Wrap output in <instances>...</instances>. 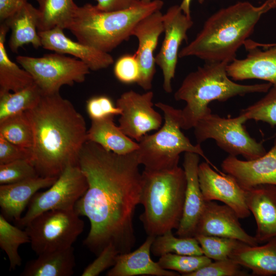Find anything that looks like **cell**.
Segmentation results:
<instances>
[{"mask_svg": "<svg viewBox=\"0 0 276 276\" xmlns=\"http://www.w3.org/2000/svg\"><path fill=\"white\" fill-rule=\"evenodd\" d=\"M77 165L88 185L74 207L90 222L84 244L97 256L109 244L119 254L131 251L136 241L134 215L142 187L136 151L120 155L86 141Z\"/></svg>", "mask_w": 276, "mask_h": 276, "instance_id": "obj_1", "label": "cell"}, {"mask_svg": "<svg viewBox=\"0 0 276 276\" xmlns=\"http://www.w3.org/2000/svg\"><path fill=\"white\" fill-rule=\"evenodd\" d=\"M25 112L33 132L30 160L38 175L58 178L69 165H77L87 130L73 104L60 93L42 95Z\"/></svg>", "mask_w": 276, "mask_h": 276, "instance_id": "obj_2", "label": "cell"}, {"mask_svg": "<svg viewBox=\"0 0 276 276\" xmlns=\"http://www.w3.org/2000/svg\"><path fill=\"white\" fill-rule=\"evenodd\" d=\"M275 8L276 0H266L258 6L244 1L221 9L206 20L195 38L179 51L178 57L229 63L261 16Z\"/></svg>", "mask_w": 276, "mask_h": 276, "instance_id": "obj_3", "label": "cell"}, {"mask_svg": "<svg viewBox=\"0 0 276 276\" xmlns=\"http://www.w3.org/2000/svg\"><path fill=\"white\" fill-rule=\"evenodd\" d=\"M226 62H206L190 73L183 79L174 97L183 101L181 110L182 129L194 128L198 122L212 113L209 104L214 101L225 102L237 96L267 93L270 83L244 85L229 78Z\"/></svg>", "mask_w": 276, "mask_h": 276, "instance_id": "obj_4", "label": "cell"}, {"mask_svg": "<svg viewBox=\"0 0 276 276\" xmlns=\"http://www.w3.org/2000/svg\"><path fill=\"white\" fill-rule=\"evenodd\" d=\"M163 4L161 0L137 1L128 9L106 12L87 3L78 7L66 29L78 41L109 53L132 36L139 21L160 10Z\"/></svg>", "mask_w": 276, "mask_h": 276, "instance_id": "obj_5", "label": "cell"}, {"mask_svg": "<svg viewBox=\"0 0 276 276\" xmlns=\"http://www.w3.org/2000/svg\"><path fill=\"white\" fill-rule=\"evenodd\" d=\"M142 174L140 204L144 211L140 216L148 236L156 237L180 224L183 211L187 181L179 166L172 169Z\"/></svg>", "mask_w": 276, "mask_h": 276, "instance_id": "obj_6", "label": "cell"}, {"mask_svg": "<svg viewBox=\"0 0 276 276\" xmlns=\"http://www.w3.org/2000/svg\"><path fill=\"white\" fill-rule=\"evenodd\" d=\"M163 111L164 123L152 134H146L138 142L136 150L140 165L152 171L172 169L178 166L180 154L193 152L214 166L205 156L200 144L193 145L181 131V110L162 102L155 104Z\"/></svg>", "mask_w": 276, "mask_h": 276, "instance_id": "obj_7", "label": "cell"}, {"mask_svg": "<svg viewBox=\"0 0 276 276\" xmlns=\"http://www.w3.org/2000/svg\"><path fill=\"white\" fill-rule=\"evenodd\" d=\"M247 121L240 113L234 118H224L211 113L194 127L197 143L213 139L229 155H242L246 160L258 158L267 151L261 142L256 141L247 132L244 126Z\"/></svg>", "mask_w": 276, "mask_h": 276, "instance_id": "obj_8", "label": "cell"}, {"mask_svg": "<svg viewBox=\"0 0 276 276\" xmlns=\"http://www.w3.org/2000/svg\"><path fill=\"white\" fill-rule=\"evenodd\" d=\"M84 227L74 209L42 213L25 227L32 250L37 255L72 247Z\"/></svg>", "mask_w": 276, "mask_h": 276, "instance_id": "obj_9", "label": "cell"}, {"mask_svg": "<svg viewBox=\"0 0 276 276\" xmlns=\"http://www.w3.org/2000/svg\"><path fill=\"white\" fill-rule=\"evenodd\" d=\"M16 61L32 76L42 95L58 93L63 85L84 82L90 71L79 59L55 52L40 57L18 55Z\"/></svg>", "mask_w": 276, "mask_h": 276, "instance_id": "obj_10", "label": "cell"}, {"mask_svg": "<svg viewBox=\"0 0 276 276\" xmlns=\"http://www.w3.org/2000/svg\"><path fill=\"white\" fill-rule=\"evenodd\" d=\"M87 188L86 178L79 166L69 165L46 191L37 192L33 196L27 212L16 222V225L25 227L33 219L45 212L74 209Z\"/></svg>", "mask_w": 276, "mask_h": 276, "instance_id": "obj_11", "label": "cell"}, {"mask_svg": "<svg viewBox=\"0 0 276 276\" xmlns=\"http://www.w3.org/2000/svg\"><path fill=\"white\" fill-rule=\"evenodd\" d=\"M153 97L152 91L141 94L131 90L123 93L117 100L116 106L122 110L119 126L137 142L148 132L161 127L163 118L153 108Z\"/></svg>", "mask_w": 276, "mask_h": 276, "instance_id": "obj_12", "label": "cell"}, {"mask_svg": "<svg viewBox=\"0 0 276 276\" xmlns=\"http://www.w3.org/2000/svg\"><path fill=\"white\" fill-rule=\"evenodd\" d=\"M165 36L155 63L161 69L163 88L167 93L172 91V80L175 77L179 47L187 39V32L192 27L191 16L186 15L180 5H174L163 14Z\"/></svg>", "mask_w": 276, "mask_h": 276, "instance_id": "obj_13", "label": "cell"}, {"mask_svg": "<svg viewBox=\"0 0 276 276\" xmlns=\"http://www.w3.org/2000/svg\"><path fill=\"white\" fill-rule=\"evenodd\" d=\"M198 180L205 201L218 200L235 211L240 219L250 215L245 199V190L232 176L213 170L205 162L199 164Z\"/></svg>", "mask_w": 276, "mask_h": 276, "instance_id": "obj_14", "label": "cell"}, {"mask_svg": "<svg viewBox=\"0 0 276 276\" xmlns=\"http://www.w3.org/2000/svg\"><path fill=\"white\" fill-rule=\"evenodd\" d=\"M251 43L247 39L244 44L248 52L245 58L227 64L228 76L235 81L257 79L276 86V43Z\"/></svg>", "mask_w": 276, "mask_h": 276, "instance_id": "obj_15", "label": "cell"}, {"mask_svg": "<svg viewBox=\"0 0 276 276\" xmlns=\"http://www.w3.org/2000/svg\"><path fill=\"white\" fill-rule=\"evenodd\" d=\"M164 32L163 14L156 11L144 17L135 26L131 35L139 42L135 54L140 68L137 84L145 90L152 88V82L155 73V50L159 37Z\"/></svg>", "mask_w": 276, "mask_h": 276, "instance_id": "obj_16", "label": "cell"}, {"mask_svg": "<svg viewBox=\"0 0 276 276\" xmlns=\"http://www.w3.org/2000/svg\"><path fill=\"white\" fill-rule=\"evenodd\" d=\"M221 166L244 189L263 184L276 185V137L271 149L260 157L243 160L228 155Z\"/></svg>", "mask_w": 276, "mask_h": 276, "instance_id": "obj_17", "label": "cell"}, {"mask_svg": "<svg viewBox=\"0 0 276 276\" xmlns=\"http://www.w3.org/2000/svg\"><path fill=\"white\" fill-rule=\"evenodd\" d=\"M240 218L231 208L214 201H205L195 236L203 235L234 239L250 245H258L255 236L242 227Z\"/></svg>", "mask_w": 276, "mask_h": 276, "instance_id": "obj_18", "label": "cell"}, {"mask_svg": "<svg viewBox=\"0 0 276 276\" xmlns=\"http://www.w3.org/2000/svg\"><path fill=\"white\" fill-rule=\"evenodd\" d=\"M199 155L185 152L183 168L187 186L183 214L176 235L181 237H194L205 201L200 189L198 175Z\"/></svg>", "mask_w": 276, "mask_h": 276, "instance_id": "obj_19", "label": "cell"}, {"mask_svg": "<svg viewBox=\"0 0 276 276\" xmlns=\"http://www.w3.org/2000/svg\"><path fill=\"white\" fill-rule=\"evenodd\" d=\"M63 30L57 27L38 32L41 47L55 53L72 55L85 63L91 71L106 68L113 63V58L108 53L73 41L65 35Z\"/></svg>", "mask_w": 276, "mask_h": 276, "instance_id": "obj_20", "label": "cell"}, {"mask_svg": "<svg viewBox=\"0 0 276 276\" xmlns=\"http://www.w3.org/2000/svg\"><path fill=\"white\" fill-rule=\"evenodd\" d=\"M245 190L247 206L255 219V237L264 243L276 237V185H260Z\"/></svg>", "mask_w": 276, "mask_h": 276, "instance_id": "obj_21", "label": "cell"}, {"mask_svg": "<svg viewBox=\"0 0 276 276\" xmlns=\"http://www.w3.org/2000/svg\"><path fill=\"white\" fill-rule=\"evenodd\" d=\"M58 178L38 176L24 181L0 185L1 214L17 222L33 196L40 189L48 188Z\"/></svg>", "mask_w": 276, "mask_h": 276, "instance_id": "obj_22", "label": "cell"}, {"mask_svg": "<svg viewBox=\"0 0 276 276\" xmlns=\"http://www.w3.org/2000/svg\"><path fill=\"white\" fill-rule=\"evenodd\" d=\"M155 237L148 236L145 242L135 250L119 254L115 264L106 273L107 276H177L176 271L165 269L151 258L152 244Z\"/></svg>", "mask_w": 276, "mask_h": 276, "instance_id": "obj_23", "label": "cell"}, {"mask_svg": "<svg viewBox=\"0 0 276 276\" xmlns=\"http://www.w3.org/2000/svg\"><path fill=\"white\" fill-rule=\"evenodd\" d=\"M39 19L38 9L27 3L2 21L11 30L8 45L13 53H17L19 48L27 44H31L35 49L42 47L38 30Z\"/></svg>", "mask_w": 276, "mask_h": 276, "instance_id": "obj_24", "label": "cell"}, {"mask_svg": "<svg viewBox=\"0 0 276 276\" xmlns=\"http://www.w3.org/2000/svg\"><path fill=\"white\" fill-rule=\"evenodd\" d=\"M229 258L256 275H276V237L263 245H250L242 242Z\"/></svg>", "mask_w": 276, "mask_h": 276, "instance_id": "obj_25", "label": "cell"}, {"mask_svg": "<svg viewBox=\"0 0 276 276\" xmlns=\"http://www.w3.org/2000/svg\"><path fill=\"white\" fill-rule=\"evenodd\" d=\"M87 140L120 155L132 153L139 148L138 142H134L115 124L113 116L91 120L87 130Z\"/></svg>", "mask_w": 276, "mask_h": 276, "instance_id": "obj_26", "label": "cell"}, {"mask_svg": "<svg viewBox=\"0 0 276 276\" xmlns=\"http://www.w3.org/2000/svg\"><path fill=\"white\" fill-rule=\"evenodd\" d=\"M74 249L48 252L28 262L20 273L22 276H71L75 266Z\"/></svg>", "mask_w": 276, "mask_h": 276, "instance_id": "obj_27", "label": "cell"}, {"mask_svg": "<svg viewBox=\"0 0 276 276\" xmlns=\"http://www.w3.org/2000/svg\"><path fill=\"white\" fill-rule=\"evenodd\" d=\"M4 22L0 25V94L16 92L34 83L32 76L19 67L8 56L5 49L6 35L9 30Z\"/></svg>", "mask_w": 276, "mask_h": 276, "instance_id": "obj_28", "label": "cell"}, {"mask_svg": "<svg viewBox=\"0 0 276 276\" xmlns=\"http://www.w3.org/2000/svg\"><path fill=\"white\" fill-rule=\"evenodd\" d=\"M36 1L39 12L38 32L57 27L66 29L78 7L74 0Z\"/></svg>", "mask_w": 276, "mask_h": 276, "instance_id": "obj_29", "label": "cell"}, {"mask_svg": "<svg viewBox=\"0 0 276 276\" xmlns=\"http://www.w3.org/2000/svg\"><path fill=\"white\" fill-rule=\"evenodd\" d=\"M42 95L35 83L16 92L0 94V122L34 108L39 102Z\"/></svg>", "mask_w": 276, "mask_h": 276, "instance_id": "obj_30", "label": "cell"}, {"mask_svg": "<svg viewBox=\"0 0 276 276\" xmlns=\"http://www.w3.org/2000/svg\"><path fill=\"white\" fill-rule=\"evenodd\" d=\"M151 252L156 257L168 253L182 255L201 256L203 253L200 244L194 237H176L172 231L155 237L151 247Z\"/></svg>", "mask_w": 276, "mask_h": 276, "instance_id": "obj_31", "label": "cell"}, {"mask_svg": "<svg viewBox=\"0 0 276 276\" xmlns=\"http://www.w3.org/2000/svg\"><path fill=\"white\" fill-rule=\"evenodd\" d=\"M30 243V237L26 230L13 225L0 214V247L7 255L10 264V270H14L21 264V258L18 252L19 247Z\"/></svg>", "mask_w": 276, "mask_h": 276, "instance_id": "obj_32", "label": "cell"}, {"mask_svg": "<svg viewBox=\"0 0 276 276\" xmlns=\"http://www.w3.org/2000/svg\"><path fill=\"white\" fill-rule=\"evenodd\" d=\"M0 135L18 146L31 150L33 144V132L25 112L9 117L1 121Z\"/></svg>", "mask_w": 276, "mask_h": 276, "instance_id": "obj_33", "label": "cell"}, {"mask_svg": "<svg viewBox=\"0 0 276 276\" xmlns=\"http://www.w3.org/2000/svg\"><path fill=\"white\" fill-rule=\"evenodd\" d=\"M211 261V259L204 255L191 256L168 253L160 256L157 263L165 269L178 272L182 275L187 276Z\"/></svg>", "mask_w": 276, "mask_h": 276, "instance_id": "obj_34", "label": "cell"}, {"mask_svg": "<svg viewBox=\"0 0 276 276\" xmlns=\"http://www.w3.org/2000/svg\"><path fill=\"white\" fill-rule=\"evenodd\" d=\"M240 114L247 120L262 121L271 127L276 126V86L272 85L264 97L241 110Z\"/></svg>", "mask_w": 276, "mask_h": 276, "instance_id": "obj_35", "label": "cell"}, {"mask_svg": "<svg viewBox=\"0 0 276 276\" xmlns=\"http://www.w3.org/2000/svg\"><path fill=\"white\" fill-rule=\"evenodd\" d=\"M202 248L203 255L214 260L229 258L231 252L241 241L218 236L197 235L195 236Z\"/></svg>", "mask_w": 276, "mask_h": 276, "instance_id": "obj_36", "label": "cell"}, {"mask_svg": "<svg viewBox=\"0 0 276 276\" xmlns=\"http://www.w3.org/2000/svg\"><path fill=\"white\" fill-rule=\"evenodd\" d=\"M39 176L29 159L0 165V185L24 181Z\"/></svg>", "mask_w": 276, "mask_h": 276, "instance_id": "obj_37", "label": "cell"}, {"mask_svg": "<svg viewBox=\"0 0 276 276\" xmlns=\"http://www.w3.org/2000/svg\"><path fill=\"white\" fill-rule=\"evenodd\" d=\"M247 272L242 266L232 259L228 258L221 260L212 261L198 270L187 276H244Z\"/></svg>", "mask_w": 276, "mask_h": 276, "instance_id": "obj_38", "label": "cell"}, {"mask_svg": "<svg viewBox=\"0 0 276 276\" xmlns=\"http://www.w3.org/2000/svg\"><path fill=\"white\" fill-rule=\"evenodd\" d=\"M114 74L120 82L130 84L137 83L140 76V68L135 55L120 57L114 66Z\"/></svg>", "mask_w": 276, "mask_h": 276, "instance_id": "obj_39", "label": "cell"}, {"mask_svg": "<svg viewBox=\"0 0 276 276\" xmlns=\"http://www.w3.org/2000/svg\"><path fill=\"white\" fill-rule=\"evenodd\" d=\"M86 110L91 120H99L108 116L121 115V109L115 106L105 96L93 97L86 102Z\"/></svg>", "mask_w": 276, "mask_h": 276, "instance_id": "obj_40", "label": "cell"}, {"mask_svg": "<svg viewBox=\"0 0 276 276\" xmlns=\"http://www.w3.org/2000/svg\"><path fill=\"white\" fill-rule=\"evenodd\" d=\"M119 254L112 244L105 247L97 256V258L83 271L82 276H97L102 272L113 266L117 256Z\"/></svg>", "mask_w": 276, "mask_h": 276, "instance_id": "obj_41", "label": "cell"}, {"mask_svg": "<svg viewBox=\"0 0 276 276\" xmlns=\"http://www.w3.org/2000/svg\"><path fill=\"white\" fill-rule=\"evenodd\" d=\"M30 150L18 146L0 135V165L20 159H30Z\"/></svg>", "mask_w": 276, "mask_h": 276, "instance_id": "obj_42", "label": "cell"}, {"mask_svg": "<svg viewBox=\"0 0 276 276\" xmlns=\"http://www.w3.org/2000/svg\"><path fill=\"white\" fill-rule=\"evenodd\" d=\"M138 0H96L97 8L103 11H116L128 9Z\"/></svg>", "mask_w": 276, "mask_h": 276, "instance_id": "obj_43", "label": "cell"}, {"mask_svg": "<svg viewBox=\"0 0 276 276\" xmlns=\"http://www.w3.org/2000/svg\"><path fill=\"white\" fill-rule=\"evenodd\" d=\"M28 0H0V20L2 22L12 15L28 2Z\"/></svg>", "mask_w": 276, "mask_h": 276, "instance_id": "obj_44", "label": "cell"}, {"mask_svg": "<svg viewBox=\"0 0 276 276\" xmlns=\"http://www.w3.org/2000/svg\"><path fill=\"white\" fill-rule=\"evenodd\" d=\"M192 0H182L180 6L183 12L187 15L191 16L190 4ZM199 3H202L204 0H198Z\"/></svg>", "mask_w": 276, "mask_h": 276, "instance_id": "obj_45", "label": "cell"}, {"mask_svg": "<svg viewBox=\"0 0 276 276\" xmlns=\"http://www.w3.org/2000/svg\"><path fill=\"white\" fill-rule=\"evenodd\" d=\"M138 1H144V2H150V1H153V0H138Z\"/></svg>", "mask_w": 276, "mask_h": 276, "instance_id": "obj_46", "label": "cell"}]
</instances>
